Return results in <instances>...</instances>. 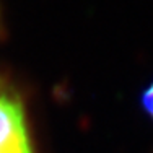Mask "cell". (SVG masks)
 <instances>
[{
	"instance_id": "1",
	"label": "cell",
	"mask_w": 153,
	"mask_h": 153,
	"mask_svg": "<svg viewBox=\"0 0 153 153\" xmlns=\"http://www.w3.org/2000/svg\"><path fill=\"white\" fill-rule=\"evenodd\" d=\"M0 153H34L21 94L0 74Z\"/></svg>"
},
{
	"instance_id": "2",
	"label": "cell",
	"mask_w": 153,
	"mask_h": 153,
	"mask_svg": "<svg viewBox=\"0 0 153 153\" xmlns=\"http://www.w3.org/2000/svg\"><path fill=\"white\" fill-rule=\"evenodd\" d=\"M138 104H140L142 112L153 121V78L138 94Z\"/></svg>"
},
{
	"instance_id": "3",
	"label": "cell",
	"mask_w": 153,
	"mask_h": 153,
	"mask_svg": "<svg viewBox=\"0 0 153 153\" xmlns=\"http://www.w3.org/2000/svg\"><path fill=\"white\" fill-rule=\"evenodd\" d=\"M0 20H2V18H0ZM0 26H2V25H0Z\"/></svg>"
}]
</instances>
